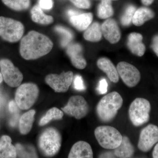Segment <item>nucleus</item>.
<instances>
[{"label":"nucleus","instance_id":"nucleus-25","mask_svg":"<svg viewBox=\"0 0 158 158\" xmlns=\"http://www.w3.org/2000/svg\"><path fill=\"white\" fill-rule=\"evenodd\" d=\"M113 13L114 11L111 1L102 0L98 8V16L101 19H106L112 16Z\"/></svg>","mask_w":158,"mask_h":158},{"label":"nucleus","instance_id":"nucleus-33","mask_svg":"<svg viewBox=\"0 0 158 158\" xmlns=\"http://www.w3.org/2000/svg\"><path fill=\"white\" fill-rule=\"evenodd\" d=\"M53 4L52 0H40L39 2L40 8L46 10L52 9Z\"/></svg>","mask_w":158,"mask_h":158},{"label":"nucleus","instance_id":"nucleus-10","mask_svg":"<svg viewBox=\"0 0 158 158\" xmlns=\"http://www.w3.org/2000/svg\"><path fill=\"white\" fill-rule=\"evenodd\" d=\"M116 69L118 75L127 87H135L140 82L141 74L134 65L128 62H121L118 63Z\"/></svg>","mask_w":158,"mask_h":158},{"label":"nucleus","instance_id":"nucleus-24","mask_svg":"<svg viewBox=\"0 0 158 158\" xmlns=\"http://www.w3.org/2000/svg\"><path fill=\"white\" fill-rule=\"evenodd\" d=\"M31 14L32 20L37 23L48 25L53 22V18L50 15L44 14L39 6H34L31 10Z\"/></svg>","mask_w":158,"mask_h":158},{"label":"nucleus","instance_id":"nucleus-12","mask_svg":"<svg viewBox=\"0 0 158 158\" xmlns=\"http://www.w3.org/2000/svg\"><path fill=\"white\" fill-rule=\"evenodd\" d=\"M71 71L62 72L60 74H52L46 77L45 81L56 92L65 93L67 91L73 81Z\"/></svg>","mask_w":158,"mask_h":158},{"label":"nucleus","instance_id":"nucleus-7","mask_svg":"<svg viewBox=\"0 0 158 158\" xmlns=\"http://www.w3.org/2000/svg\"><path fill=\"white\" fill-rule=\"evenodd\" d=\"M39 89L35 84L26 83L19 87L15 93V101L18 106L22 110H27L37 100Z\"/></svg>","mask_w":158,"mask_h":158},{"label":"nucleus","instance_id":"nucleus-36","mask_svg":"<svg viewBox=\"0 0 158 158\" xmlns=\"http://www.w3.org/2000/svg\"><path fill=\"white\" fill-rule=\"evenodd\" d=\"M116 156L114 155V152H105L102 154L101 155L99 156L100 158H114Z\"/></svg>","mask_w":158,"mask_h":158},{"label":"nucleus","instance_id":"nucleus-6","mask_svg":"<svg viewBox=\"0 0 158 158\" xmlns=\"http://www.w3.org/2000/svg\"><path fill=\"white\" fill-rule=\"evenodd\" d=\"M24 27L20 22L0 16V37L11 43L17 42L23 34Z\"/></svg>","mask_w":158,"mask_h":158},{"label":"nucleus","instance_id":"nucleus-22","mask_svg":"<svg viewBox=\"0 0 158 158\" xmlns=\"http://www.w3.org/2000/svg\"><path fill=\"white\" fill-rule=\"evenodd\" d=\"M35 113V110H30L23 114L20 118L19 131L22 135H27L31 131L34 120Z\"/></svg>","mask_w":158,"mask_h":158},{"label":"nucleus","instance_id":"nucleus-3","mask_svg":"<svg viewBox=\"0 0 158 158\" xmlns=\"http://www.w3.org/2000/svg\"><path fill=\"white\" fill-rule=\"evenodd\" d=\"M62 137L53 128L44 130L40 136L38 145L42 153L46 156H53L59 152L61 146Z\"/></svg>","mask_w":158,"mask_h":158},{"label":"nucleus","instance_id":"nucleus-39","mask_svg":"<svg viewBox=\"0 0 158 158\" xmlns=\"http://www.w3.org/2000/svg\"><path fill=\"white\" fill-rule=\"evenodd\" d=\"M154 0H141L142 4L145 6H148L152 5Z\"/></svg>","mask_w":158,"mask_h":158},{"label":"nucleus","instance_id":"nucleus-14","mask_svg":"<svg viewBox=\"0 0 158 158\" xmlns=\"http://www.w3.org/2000/svg\"><path fill=\"white\" fill-rule=\"evenodd\" d=\"M66 53L76 68L82 69L86 67L87 62L83 57L81 46L78 44H72L69 46Z\"/></svg>","mask_w":158,"mask_h":158},{"label":"nucleus","instance_id":"nucleus-37","mask_svg":"<svg viewBox=\"0 0 158 158\" xmlns=\"http://www.w3.org/2000/svg\"><path fill=\"white\" fill-rule=\"evenodd\" d=\"M152 157L154 158H158V143H157L154 148L152 152Z\"/></svg>","mask_w":158,"mask_h":158},{"label":"nucleus","instance_id":"nucleus-20","mask_svg":"<svg viewBox=\"0 0 158 158\" xmlns=\"http://www.w3.org/2000/svg\"><path fill=\"white\" fill-rule=\"evenodd\" d=\"M16 148L11 144L9 136H3L0 139V158H16Z\"/></svg>","mask_w":158,"mask_h":158},{"label":"nucleus","instance_id":"nucleus-19","mask_svg":"<svg viewBox=\"0 0 158 158\" xmlns=\"http://www.w3.org/2000/svg\"><path fill=\"white\" fill-rule=\"evenodd\" d=\"M93 14L89 12L71 16L69 20L77 30L84 31L90 25L93 20Z\"/></svg>","mask_w":158,"mask_h":158},{"label":"nucleus","instance_id":"nucleus-41","mask_svg":"<svg viewBox=\"0 0 158 158\" xmlns=\"http://www.w3.org/2000/svg\"><path fill=\"white\" fill-rule=\"evenodd\" d=\"M109 1H116V0H109Z\"/></svg>","mask_w":158,"mask_h":158},{"label":"nucleus","instance_id":"nucleus-21","mask_svg":"<svg viewBox=\"0 0 158 158\" xmlns=\"http://www.w3.org/2000/svg\"><path fill=\"white\" fill-rule=\"evenodd\" d=\"M155 17V13L151 9L146 7H141L136 10L132 19L133 23L140 27Z\"/></svg>","mask_w":158,"mask_h":158},{"label":"nucleus","instance_id":"nucleus-11","mask_svg":"<svg viewBox=\"0 0 158 158\" xmlns=\"http://www.w3.org/2000/svg\"><path fill=\"white\" fill-rule=\"evenodd\" d=\"M158 142V127L149 124L141 130L139 136L138 148L142 152L149 151Z\"/></svg>","mask_w":158,"mask_h":158},{"label":"nucleus","instance_id":"nucleus-31","mask_svg":"<svg viewBox=\"0 0 158 158\" xmlns=\"http://www.w3.org/2000/svg\"><path fill=\"white\" fill-rule=\"evenodd\" d=\"M74 88L77 90H84L85 89V86L81 76L80 75L76 76L73 81Z\"/></svg>","mask_w":158,"mask_h":158},{"label":"nucleus","instance_id":"nucleus-18","mask_svg":"<svg viewBox=\"0 0 158 158\" xmlns=\"http://www.w3.org/2000/svg\"><path fill=\"white\" fill-rule=\"evenodd\" d=\"M114 150L113 152L115 156L117 157L121 158L132 157L135 151V148L129 138L126 136L123 137L121 144Z\"/></svg>","mask_w":158,"mask_h":158},{"label":"nucleus","instance_id":"nucleus-15","mask_svg":"<svg viewBox=\"0 0 158 158\" xmlns=\"http://www.w3.org/2000/svg\"><path fill=\"white\" fill-rule=\"evenodd\" d=\"M142 40L143 36L139 33H132L128 37V48L132 53L139 57L142 56L146 50L145 46L142 42Z\"/></svg>","mask_w":158,"mask_h":158},{"label":"nucleus","instance_id":"nucleus-1","mask_svg":"<svg viewBox=\"0 0 158 158\" xmlns=\"http://www.w3.org/2000/svg\"><path fill=\"white\" fill-rule=\"evenodd\" d=\"M53 46V44L48 37L37 31H31L21 40L20 54L26 60H34L49 53Z\"/></svg>","mask_w":158,"mask_h":158},{"label":"nucleus","instance_id":"nucleus-27","mask_svg":"<svg viewBox=\"0 0 158 158\" xmlns=\"http://www.w3.org/2000/svg\"><path fill=\"white\" fill-rule=\"evenodd\" d=\"M63 115V112L58 108H52L48 111L45 116L40 119L39 123L40 126H43L45 125L52 119H61Z\"/></svg>","mask_w":158,"mask_h":158},{"label":"nucleus","instance_id":"nucleus-38","mask_svg":"<svg viewBox=\"0 0 158 158\" xmlns=\"http://www.w3.org/2000/svg\"><path fill=\"white\" fill-rule=\"evenodd\" d=\"M67 14H68V16L70 17L71 16L79 14V12L76 10H73V9H69L67 11Z\"/></svg>","mask_w":158,"mask_h":158},{"label":"nucleus","instance_id":"nucleus-40","mask_svg":"<svg viewBox=\"0 0 158 158\" xmlns=\"http://www.w3.org/2000/svg\"><path fill=\"white\" fill-rule=\"evenodd\" d=\"M3 79V77L2 75V74L0 73V83H1L2 82Z\"/></svg>","mask_w":158,"mask_h":158},{"label":"nucleus","instance_id":"nucleus-35","mask_svg":"<svg viewBox=\"0 0 158 158\" xmlns=\"http://www.w3.org/2000/svg\"><path fill=\"white\" fill-rule=\"evenodd\" d=\"M17 105L16 103L13 101H11L9 104V111L12 113L15 112L17 110Z\"/></svg>","mask_w":158,"mask_h":158},{"label":"nucleus","instance_id":"nucleus-23","mask_svg":"<svg viewBox=\"0 0 158 158\" xmlns=\"http://www.w3.org/2000/svg\"><path fill=\"white\" fill-rule=\"evenodd\" d=\"M102 36L101 26L97 22L89 26L84 34L85 39L90 42H98L101 40Z\"/></svg>","mask_w":158,"mask_h":158},{"label":"nucleus","instance_id":"nucleus-9","mask_svg":"<svg viewBox=\"0 0 158 158\" xmlns=\"http://www.w3.org/2000/svg\"><path fill=\"white\" fill-rule=\"evenodd\" d=\"M62 110L67 115L77 119L84 118L89 111V106L83 97L77 95L71 97L67 104Z\"/></svg>","mask_w":158,"mask_h":158},{"label":"nucleus","instance_id":"nucleus-28","mask_svg":"<svg viewBox=\"0 0 158 158\" xmlns=\"http://www.w3.org/2000/svg\"><path fill=\"white\" fill-rule=\"evenodd\" d=\"M136 11V7L133 5H129L127 6L120 19L123 26L127 27L131 24V23L132 22L133 16Z\"/></svg>","mask_w":158,"mask_h":158},{"label":"nucleus","instance_id":"nucleus-2","mask_svg":"<svg viewBox=\"0 0 158 158\" xmlns=\"http://www.w3.org/2000/svg\"><path fill=\"white\" fill-rule=\"evenodd\" d=\"M123 104L122 97L116 91L105 95L97 106L96 113L99 119L104 123L112 121L122 106Z\"/></svg>","mask_w":158,"mask_h":158},{"label":"nucleus","instance_id":"nucleus-17","mask_svg":"<svg viewBox=\"0 0 158 158\" xmlns=\"http://www.w3.org/2000/svg\"><path fill=\"white\" fill-rule=\"evenodd\" d=\"M98 67L107 76L111 82L117 83L119 81V75L117 69L112 62L107 58H101L97 62Z\"/></svg>","mask_w":158,"mask_h":158},{"label":"nucleus","instance_id":"nucleus-4","mask_svg":"<svg viewBox=\"0 0 158 158\" xmlns=\"http://www.w3.org/2000/svg\"><path fill=\"white\" fill-rule=\"evenodd\" d=\"M94 133L98 144L105 149H114L122 141L123 136L119 131L112 127H98L94 130Z\"/></svg>","mask_w":158,"mask_h":158},{"label":"nucleus","instance_id":"nucleus-16","mask_svg":"<svg viewBox=\"0 0 158 158\" xmlns=\"http://www.w3.org/2000/svg\"><path fill=\"white\" fill-rule=\"evenodd\" d=\"M93 153L90 144L84 141H79L74 144L72 147L68 158H91Z\"/></svg>","mask_w":158,"mask_h":158},{"label":"nucleus","instance_id":"nucleus-34","mask_svg":"<svg viewBox=\"0 0 158 158\" xmlns=\"http://www.w3.org/2000/svg\"><path fill=\"white\" fill-rule=\"evenodd\" d=\"M151 47L153 51L158 57V34L155 36L153 38Z\"/></svg>","mask_w":158,"mask_h":158},{"label":"nucleus","instance_id":"nucleus-32","mask_svg":"<svg viewBox=\"0 0 158 158\" xmlns=\"http://www.w3.org/2000/svg\"><path fill=\"white\" fill-rule=\"evenodd\" d=\"M108 84L106 80L102 79L98 83L97 90L100 94H104L108 90Z\"/></svg>","mask_w":158,"mask_h":158},{"label":"nucleus","instance_id":"nucleus-26","mask_svg":"<svg viewBox=\"0 0 158 158\" xmlns=\"http://www.w3.org/2000/svg\"><path fill=\"white\" fill-rule=\"evenodd\" d=\"M2 2L10 9L17 11L27 10L31 5V0H2Z\"/></svg>","mask_w":158,"mask_h":158},{"label":"nucleus","instance_id":"nucleus-5","mask_svg":"<svg viewBox=\"0 0 158 158\" xmlns=\"http://www.w3.org/2000/svg\"><path fill=\"white\" fill-rule=\"evenodd\" d=\"M151 110L150 103L146 99L138 98L134 100L129 109L130 119L133 125L141 126L148 122Z\"/></svg>","mask_w":158,"mask_h":158},{"label":"nucleus","instance_id":"nucleus-30","mask_svg":"<svg viewBox=\"0 0 158 158\" xmlns=\"http://www.w3.org/2000/svg\"><path fill=\"white\" fill-rule=\"evenodd\" d=\"M70 1L74 6L80 9H88L91 6L89 0H70Z\"/></svg>","mask_w":158,"mask_h":158},{"label":"nucleus","instance_id":"nucleus-8","mask_svg":"<svg viewBox=\"0 0 158 158\" xmlns=\"http://www.w3.org/2000/svg\"><path fill=\"white\" fill-rule=\"evenodd\" d=\"M0 68L3 78L7 85L13 88L20 85L23 78V74L10 60L8 59L0 60Z\"/></svg>","mask_w":158,"mask_h":158},{"label":"nucleus","instance_id":"nucleus-13","mask_svg":"<svg viewBox=\"0 0 158 158\" xmlns=\"http://www.w3.org/2000/svg\"><path fill=\"white\" fill-rule=\"evenodd\" d=\"M102 34L109 42L112 44L117 43L121 38V33L115 20L109 19L101 25Z\"/></svg>","mask_w":158,"mask_h":158},{"label":"nucleus","instance_id":"nucleus-29","mask_svg":"<svg viewBox=\"0 0 158 158\" xmlns=\"http://www.w3.org/2000/svg\"><path fill=\"white\" fill-rule=\"evenodd\" d=\"M55 30L62 35V39L61 44L63 47L68 45L69 43L73 39V34L68 29L61 26H57L55 28Z\"/></svg>","mask_w":158,"mask_h":158}]
</instances>
